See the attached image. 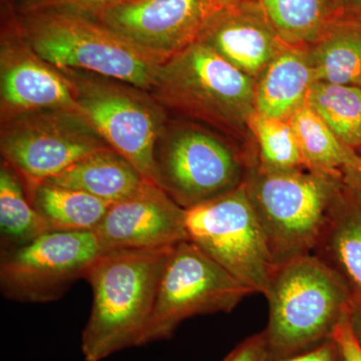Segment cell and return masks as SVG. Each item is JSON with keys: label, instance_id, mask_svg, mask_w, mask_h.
<instances>
[{"label": "cell", "instance_id": "25", "mask_svg": "<svg viewBox=\"0 0 361 361\" xmlns=\"http://www.w3.org/2000/svg\"><path fill=\"white\" fill-rule=\"evenodd\" d=\"M248 129L258 145V159L252 166L275 172L307 169L288 120L255 111L249 118Z\"/></svg>", "mask_w": 361, "mask_h": 361}, {"label": "cell", "instance_id": "9", "mask_svg": "<svg viewBox=\"0 0 361 361\" xmlns=\"http://www.w3.org/2000/svg\"><path fill=\"white\" fill-rule=\"evenodd\" d=\"M106 149L111 148L77 110L37 111L1 123L2 160L20 174L25 188Z\"/></svg>", "mask_w": 361, "mask_h": 361}, {"label": "cell", "instance_id": "28", "mask_svg": "<svg viewBox=\"0 0 361 361\" xmlns=\"http://www.w3.org/2000/svg\"><path fill=\"white\" fill-rule=\"evenodd\" d=\"M334 339L341 350L342 361H361V346L351 329L349 314L339 323Z\"/></svg>", "mask_w": 361, "mask_h": 361}, {"label": "cell", "instance_id": "32", "mask_svg": "<svg viewBox=\"0 0 361 361\" xmlns=\"http://www.w3.org/2000/svg\"><path fill=\"white\" fill-rule=\"evenodd\" d=\"M343 180L346 186L350 188V189L361 192V166L358 170L353 171V172L344 176Z\"/></svg>", "mask_w": 361, "mask_h": 361}, {"label": "cell", "instance_id": "15", "mask_svg": "<svg viewBox=\"0 0 361 361\" xmlns=\"http://www.w3.org/2000/svg\"><path fill=\"white\" fill-rule=\"evenodd\" d=\"M199 40L254 80L286 44L253 0H229Z\"/></svg>", "mask_w": 361, "mask_h": 361}, {"label": "cell", "instance_id": "8", "mask_svg": "<svg viewBox=\"0 0 361 361\" xmlns=\"http://www.w3.org/2000/svg\"><path fill=\"white\" fill-rule=\"evenodd\" d=\"M190 240L171 249L142 344L171 338L188 318L230 313L253 294Z\"/></svg>", "mask_w": 361, "mask_h": 361}, {"label": "cell", "instance_id": "2", "mask_svg": "<svg viewBox=\"0 0 361 361\" xmlns=\"http://www.w3.org/2000/svg\"><path fill=\"white\" fill-rule=\"evenodd\" d=\"M264 296L269 307L264 331L271 360L334 339L355 301L343 280L313 254L278 265Z\"/></svg>", "mask_w": 361, "mask_h": 361}, {"label": "cell", "instance_id": "7", "mask_svg": "<svg viewBox=\"0 0 361 361\" xmlns=\"http://www.w3.org/2000/svg\"><path fill=\"white\" fill-rule=\"evenodd\" d=\"M190 241L254 293L267 290L277 265L245 184L185 210Z\"/></svg>", "mask_w": 361, "mask_h": 361}, {"label": "cell", "instance_id": "18", "mask_svg": "<svg viewBox=\"0 0 361 361\" xmlns=\"http://www.w3.org/2000/svg\"><path fill=\"white\" fill-rule=\"evenodd\" d=\"M44 182L80 190L114 204L134 194L148 180L118 152L106 149Z\"/></svg>", "mask_w": 361, "mask_h": 361}, {"label": "cell", "instance_id": "4", "mask_svg": "<svg viewBox=\"0 0 361 361\" xmlns=\"http://www.w3.org/2000/svg\"><path fill=\"white\" fill-rule=\"evenodd\" d=\"M244 184L277 266L312 255L345 187L341 178L310 169L275 172L256 166Z\"/></svg>", "mask_w": 361, "mask_h": 361}, {"label": "cell", "instance_id": "34", "mask_svg": "<svg viewBox=\"0 0 361 361\" xmlns=\"http://www.w3.org/2000/svg\"><path fill=\"white\" fill-rule=\"evenodd\" d=\"M358 87H361V80H360V85H358Z\"/></svg>", "mask_w": 361, "mask_h": 361}, {"label": "cell", "instance_id": "22", "mask_svg": "<svg viewBox=\"0 0 361 361\" xmlns=\"http://www.w3.org/2000/svg\"><path fill=\"white\" fill-rule=\"evenodd\" d=\"M282 42L308 47L341 16L337 0H253Z\"/></svg>", "mask_w": 361, "mask_h": 361}, {"label": "cell", "instance_id": "26", "mask_svg": "<svg viewBox=\"0 0 361 361\" xmlns=\"http://www.w3.org/2000/svg\"><path fill=\"white\" fill-rule=\"evenodd\" d=\"M129 0H16L18 14H28L44 11H63L96 16L106 9Z\"/></svg>", "mask_w": 361, "mask_h": 361}, {"label": "cell", "instance_id": "33", "mask_svg": "<svg viewBox=\"0 0 361 361\" xmlns=\"http://www.w3.org/2000/svg\"><path fill=\"white\" fill-rule=\"evenodd\" d=\"M349 189H350V188H349ZM350 191H351V193H353V197H355L356 202H357L358 205H360L361 207V192L357 191V190H353V189H350Z\"/></svg>", "mask_w": 361, "mask_h": 361}, {"label": "cell", "instance_id": "19", "mask_svg": "<svg viewBox=\"0 0 361 361\" xmlns=\"http://www.w3.org/2000/svg\"><path fill=\"white\" fill-rule=\"evenodd\" d=\"M307 49L315 82L360 85L361 21L341 16Z\"/></svg>", "mask_w": 361, "mask_h": 361}, {"label": "cell", "instance_id": "10", "mask_svg": "<svg viewBox=\"0 0 361 361\" xmlns=\"http://www.w3.org/2000/svg\"><path fill=\"white\" fill-rule=\"evenodd\" d=\"M159 184L183 209L229 193L245 183L250 161L203 130H164L156 148Z\"/></svg>", "mask_w": 361, "mask_h": 361}, {"label": "cell", "instance_id": "17", "mask_svg": "<svg viewBox=\"0 0 361 361\" xmlns=\"http://www.w3.org/2000/svg\"><path fill=\"white\" fill-rule=\"evenodd\" d=\"M313 255L343 280L355 300L361 301V207L346 185Z\"/></svg>", "mask_w": 361, "mask_h": 361}, {"label": "cell", "instance_id": "31", "mask_svg": "<svg viewBox=\"0 0 361 361\" xmlns=\"http://www.w3.org/2000/svg\"><path fill=\"white\" fill-rule=\"evenodd\" d=\"M341 16L361 18V0H337Z\"/></svg>", "mask_w": 361, "mask_h": 361}, {"label": "cell", "instance_id": "5", "mask_svg": "<svg viewBox=\"0 0 361 361\" xmlns=\"http://www.w3.org/2000/svg\"><path fill=\"white\" fill-rule=\"evenodd\" d=\"M256 80L198 42L161 63L151 94L164 106L228 132L248 128Z\"/></svg>", "mask_w": 361, "mask_h": 361}, {"label": "cell", "instance_id": "3", "mask_svg": "<svg viewBox=\"0 0 361 361\" xmlns=\"http://www.w3.org/2000/svg\"><path fill=\"white\" fill-rule=\"evenodd\" d=\"M18 16L28 44L59 70L94 73L151 92L165 61L92 16L63 11Z\"/></svg>", "mask_w": 361, "mask_h": 361}, {"label": "cell", "instance_id": "12", "mask_svg": "<svg viewBox=\"0 0 361 361\" xmlns=\"http://www.w3.org/2000/svg\"><path fill=\"white\" fill-rule=\"evenodd\" d=\"M49 110H78L66 73L44 61L21 32L14 7L4 21L0 40V118Z\"/></svg>", "mask_w": 361, "mask_h": 361}, {"label": "cell", "instance_id": "27", "mask_svg": "<svg viewBox=\"0 0 361 361\" xmlns=\"http://www.w3.org/2000/svg\"><path fill=\"white\" fill-rule=\"evenodd\" d=\"M222 361H271L264 330L240 342Z\"/></svg>", "mask_w": 361, "mask_h": 361}, {"label": "cell", "instance_id": "30", "mask_svg": "<svg viewBox=\"0 0 361 361\" xmlns=\"http://www.w3.org/2000/svg\"><path fill=\"white\" fill-rule=\"evenodd\" d=\"M349 323L356 341L361 346V301H353L349 313Z\"/></svg>", "mask_w": 361, "mask_h": 361}, {"label": "cell", "instance_id": "29", "mask_svg": "<svg viewBox=\"0 0 361 361\" xmlns=\"http://www.w3.org/2000/svg\"><path fill=\"white\" fill-rule=\"evenodd\" d=\"M271 361H342L341 350L334 339L324 342L320 345L302 351L287 357L271 360Z\"/></svg>", "mask_w": 361, "mask_h": 361}, {"label": "cell", "instance_id": "1", "mask_svg": "<svg viewBox=\"0 0 361 361\" xmlns=\"http://www.w3.org/2000/svg\"><path fill=\"white\" fill-rule=\"evenodd\" d=\"M174 247V246H173ZM173 247L104 251L85 273L92 310L82 336L85 361L141 346L164 266Z\"/></svg>", "mask_w": 361, "mask_h": 361}, {"label": "cell", "instance_id": "24", "mask_svg": "<svg viewBox=\"0 0 361 361\" xmlns=\"http://www.w3.org/2000/svg\"><path fill=\"white\" fill-rule=\"evenodd\" d=\"M344 144L361 151V87L315 82L306 102Z\"/></svg>", "mask_w": 361, "mask_h": 361}, {"label": "cell", "instance_id": "6", "mask_svg": "<svg viewBox=\"0 0 361 361\" xmlns=\"http://www.w3.org/2000/svg\"><path fill=\"white\" fill-rule=\"evenodd\" d=\"M73 87L78 110L111 149L159 184L156 148L166 128L165 108L147 92L85 71L61 70Z\"/></svg>", "mask_w": 361, "mask_h": 361}, {"label": "cell", "instance_id": "21", "mask_svg": "<svg viewBox=\"0 0 361 361\" xmlns=\"http://www.w3.org/2000/svg\"><path fill=\"white\" fill-rule=\"evenodd\" d=\"M33 208L54 231L94 230L111 204L80 190L42 182L25 188Z\"/></svg>", "mask_w": 361, "mask_h": 361}, {"label": "cell", "instance_id": "20", "mask_svg": "<svg viewBox=\"0 0 361 361\" xmlns=\"http://www.w3.org/2000/svg\"><path fill=\"white\" fill-rule=\"evenodd\" d=\"M288 121L310 170L343 179L360 168V154L344 144L307 103Z\"/></svg>", "mask_w": 361, "mask_h": 361}, {"label": "cell", "instance_id": "11", "mask_svg": "<svg viewBox=\"0 0 361 361\" xmlns=\"http://www.w3.org/2000/svg\"><path fill=\"white\" fill-rule=\"evenodd\" d=\"M104 250L94 230L49 231L1 253L0 290L20 302L47 303L65 295Z\"/></svg>", "mask_w": 361, "mask_h": 361}, {"label": "cell", "instance_id": "16", "mask_svg": "<svg viewBox=\"0 0 361 361\" xmlns=\"http://www.w3.org/2000/svg\"><path fill=\"white\" fill-rule=\"evenodd\" d=\"M314 82L306 47L284 44L256 80V111L288 120L306 104Z\"/></svg>", "mask_w": 361, "mask_h": 361}, {"label": "cell", "instance_id": "35", "mask_svg": "<svg viewBox=\"0 0 361 361\" xmlns=\"http://www.w3.org/2000/svg\"><path fill=\"white\" fill-rule=\"evenodd\" d=\"M358 20H360L361 21V18H358Z\"/></svg>", "mask_w": 361, "mask_h": 361}, {"label": "cell", "instance_id": "14", "mask_svg": "<svg viewBox=\"0 0 361 361\" xmlns=\"http://www.w3.org/2000/svg\"><path fill=\"white\" fill-rule=\"evenodd\" d=\"M94 231L104 251L167 248L189 240L185 209L163 188L151 182L111 204Z\"/></svg>", "mask_w": 361, "mask_h": 361}, {"label": "cell", "instance_id": "23", "mask_svg": "<svg viewBox=\"0 0 361 361\" xmlns=\"http://www.w3.org/2000/svg\"><path fill=\"white\" fill-rule=\"evenodd\" d=\"M51 231L33 208L20 174L7 161L0 166V244L1 253L30 243Z\"/></svg>", "mask_w": 361, "mask_h": 361}, {"label": "cell", "instance_id": "13", "mask_svg": "<svg viewBox=\"0 0 361 361\" xmlns=\"http://www.w3.org/2000/svg\"><path fill=\"white\" fill-rule=\"evenodd\" d=\"M228 1L129 0L92 18L166 61L198 42Z\"/></svg>", "mask_w": 361, "mask_h": 361}]
</instances>
